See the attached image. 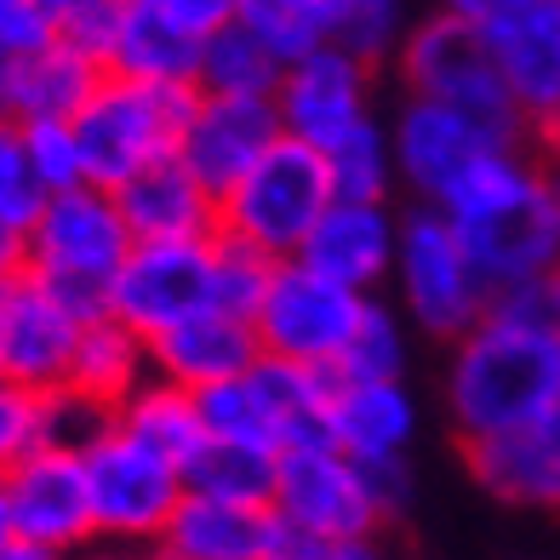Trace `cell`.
Instances as JSON below:
<instances>
[{"instance_id":"1","label":"cell","mask_w":560,"mask_h":560,"mask_svg":"<svg viewBox=\"0 0 560 560\" xmlns=\"http://www.w3.org/2000/svg\"><path fill=\"white\" fill-rule=\"evenodd\" d=\"M492 298L560 269V184L532 149H492L441 207Z\"/></svg>"},{"instance_id":"2","label":"cell","mask_w":560,"mask_h":560,"mask_svg":"<svg viewBox=\"0 0 560 560\" xmlns=\"http://www.w3.org/2000/svg\"><path fill=\"white\" fill-rule=\"evenodd\" d=\"M446 418L464 446L515 435L560 406V332L487 310L446 354Z\"/></svg>"},{"instance_id":"3","label":"cell","mask_w":560,"mask_h":560,"mask_svg":"<svg viewBox=\"0 0 560 560\" xmlns=\"http://www.w3.org/2000/svg\"><path fill=\"white\" fill-rule=\"evenodd\" d=\"M126 252H132V235H126L115 195L81 184V189L46 195V207L35 212L30 235H23V275L40 280L81 320H104L109 280Z\"/></svg>"},{"instance_id":"4","label":"cell","mask_w":560,"mask_h":560,"mask_svg":"<svg viewBox=\"0 0 560 560\" xmlns=\"http://www.w3.org/2000/svg\"><path fill=\"white\" fill-rule=\"evenodd\" d=\"M395 69L406 81V97H429V104H446L457 115L480 120L492 138L503 143H532V132L521 126L515 104L503 92V74L492 58V40L480 23L464 18H446V12H429L406 30Z\"/></svg>"},{"instance_id":"5","label":"cell","mask_w":560,"mask_h":560,"mask_svg":"<svg viewBox=\"0 0 560 560\" xmlns=\"http://www.w3.org/2000/svg\"><path fill=\"white\" fill-rule=\"evenodd\" d=\"M332 207V184L315 149L280 138L229 195H218V241H235L269 264H292Z\"/></svg>"},{"instance_id":"6","label":"cell","mask_w":560,"mask_h":560,"mask_svg":"<svg viewBox=\"0 0 560 560\" xmlns=\"http://www.w3.org/2000/svg\"><path fill=\"white\" fill-rule=\"evenodd\" d=\"M389 292H395V310L406 326H418L423 338H446V343L464 338L492 310L487 275L469 258V246L452 229V218L435 207H412L400 218Z\"/></svg>"},{"instance_id":"7","label":"cell","mask_w":560,"mask_h":560,"mask_svg":"<svg viewBox=\"0 0 560 560\" xmlns=\"http://www.w3.org/2000/svg\"><path fill=\"white\" fill-rule=\"evenodd\" d=\"M189 86H143L104 74L97 92L69 120L74 149H81V177L92 189H120L126 177L149 172L177 149V126L189 115Z\"/></svg>"},{"instance_id":"8","label":"cell","mask_w":560,"mask_h":560,"mask_svg":"<svg viewBox=\"0 0 560 560\" xmlns=\"http://www.w3.org/2000/svg\"><path fill=\"white\" fill-rule=\"evenodd\" d=\"M338 372L320 366H292V361H269L258 354L241 377L195 395L200 406V429L207 441H241V446H264L280 452L292 441H315L332 406Z\"/></svg>"},{"instance_id":"9","label":"cell","mask_w":560,"mask_h":560,"mask_svg":"<svg viewBox=\"0 0 560 560\" xmlns=\"http://www.w3.org/2000/svg\"><path fill=\"white\" fill-rule=\"evenodd\" d=\"M81 469H86L97 544L155 549L166 521L177 515V503H184V469L166 464L161 452H149L143 441H132L115 423L81 452Z\"/></svg>"},{"instance_id":"10","label":"cell","mask_w":560,"mask_h":560,"mask_svg":"<svg viewBox=\"0 0 560 560\" xmlns=\"http://www.w3.org/2000/svg\"><path fill=\"white\" fill-rule=\"evenodd\" d=\"M269 515L287 532H298V538H320V544L377 538V526H384L372 487H366V469L354 457H343L326 435L292 441L275 452Z\"/></svg>"},{"instance_id":"11","label":"cell","mask_w":560,"mask_h":560,"mask_svg":"<svg viewBox=\"0 0 560 560\" xmlns=\"http://www.w3.org/2000/svg\"><path fill=\"white\" fill-rule=\"evenodd\" d=\"M361 292L338 287L315 269H303L298 258L292 264H275L269 287H264V303L252 315V332H258V354L269 361H292V366H320L332 372L338 354L361 320Z\"/></svg>"},{"instance_id":"12","label":"cell","mask_w":560,"mask_h":560,"mask_svg":"<svg viewBox=\"0 0 560 560\" xmlns=\"http://www.w3.org/2000/svg\"><path fill=\"white\" fill-rule=\"evenodd\" d=\"M212 258H218V235L212 241H132V252L120 258L109 280V320H120L126 332H138L149 343L166 326L212 310Z\"/></svg>"},{"instance_id":"13","label":"cell","mask_w":560,"mask_h":560,"mask_svg":"<svg viewBox=\"0 0 560 560\" xmlns=\"http://www.w3.org/2000/svg\"><path fill=\"white\" fill-rule=\"evenodd\" d=\"M389 149H395V177L400 189H412L418 207H446L457 184L492 155V149H526V143H503L492 138L480 120L457 115L429 97H400V109L389 115Z\"/></svg>"},{"instance_id":"14","label":"cell","mask_w":560,"mask_h":560,"mask_svg":"<svg viewBox=\"0 0 560 560\" xmlns=\"http://www.w3.org/2000/svg\"><path fill=\"white\" fill-rule=\"evenodd\" d=\"M7 487V509H12V538L35 544L58 560H74L97 544L92 526V498H86V469L74 452H52L35 446L0 475Z\"/></svg>"},{"instance_id":"15","label":"cell","mask_w":560,"mask_h":560,"mask_svg":"<svg viewBox=\"0 0 560 560\" xmlns=\"http://www.w3.org/2000/svg\"><path fill=\"white\" fill-rule=\"evenodd\" d=\"M269 143H280V120H275V104H269V97H218V92H195L184 126H177L172 161L218 200V195H229L252 166L264 161Z\"/></svg>"},{"instance_id":"16","label":"cell","mask_w":560,"mask_h":560,"mask_svg":"<svg viewBox=\"0 0 560 560\" xmlns=\"http://www.w3.org/2000/svg\"><path fill=\"white\" fill-rule=\"evenodd\" d=\"M269 104L280 120V138L326 155L343 132L372 120V69L332 52V46H315L298 63H287Z\"/></svg>"},{"instance_id":"17","label":"cell","mask_w":560,"mask_h":560,"mask_svg":"<svg viewBox=\"0 0 560 560\" xmlns=\"http://www.w3.org/2000/svg\"><path fill=\"white\" fill-rule=\"evenodd\" d=\"M81 315L30 275H12V287L0 292V384L23 395H52L69 384V361L81 343Z\"/></svg>"},{"instance_id":"18","label":"cell","mask_w":560,"mask_h":560,"mask_svg":"<svg viewBox=\"0 0 560 560\" xmlns=\"http://www.w3.org/2000/svg\"><path fill=\"white\" fill-rule=\"evenodd\" d=\"M503 92L532 138H560V0H521L487 23Z\"/></svg>"},{"instance_id":"19","label":"cell","mask_w":560,"mask_h":560,"mask_svg":"<svg viewBox=\"0 0 560 560\" xmlns=\"http://www.w3.org/2000/svg\"><path fill=\"white\" fill-rule=\"evenodd\" d=\"M395 241H400V212L389 200H332L326 218L315 223V235L303 241L298 264L361 298H377V287H389L395 269Z\"/></svg>"},{"instance_id":"20","label":"cell","mask_w":560,"mask_h":560,"mask_svg":"<svg viewBox=\"0 0 560 560\" xmlns=\"http://www.w3.org/2000/svg\"><path fill=\"white\" fill-rule=\"evenodd\" d=\"M252 361H258V332L235 315H218V310H200L189 320L166 326L161 338H149V366L166 384L189 389V395H207L229 377H241Z\"/></svg>"},{"instance_id":"21","label":"cell","mask_w":560,"mask_h":560,"mask_svg":"<svg viewBox=\"0 0 560 560\" xmlns=\"http://www.w3.org/2000/svg\"><path fill=\"white\" fill-rule=\"evenodd\" d=\"M195 69H200V35L195 30H184L155 0H120L115 35L104 46V74L195 92Z\"/></svg>"},{"instance_id":"22","label":"cell","mask_w":560,"mask_h":560,"mask_svg":"<svg viewBox=\"0 0 560 560\" xmlns=\"http://www.w3.org/2000/svg\"><path fill=\"white\" fill-rule=\"evenodd\" d=\"M320 435L354 464H400L418 441V400L400 384H338Z\"/></svg>"},{"instance_id":"23","label":"cell","mask_w":560,"mask_h":560,"mask_svg":"<svg viewBox=\"0 0 560 560\" xmlns=\"http://www.w3.org/2000/svg\"><path fill=\"white\" fill-rule=\"evenodd\" d=\"M280 521L252 503H218L184 492L177 515L166 521L155 555L161 560H269Z\"/></svg>"},{"instance_id":"24","label":"cell","mask_w":560,"mask_h":560,"mask_svg":"<svg viewBox=\"0 0 560 560\" xmlns=\"http://www.w3.org/2000/svg\"><path fill=\"white\" fill-rule=\"evenodd\" d=\"M115 207L132 241H212L218 235V200L172 155L138 177H126L115 189Z\"/></svg>"},{"instance_id":"25","label":"cell","mask_w":560,"mask_h":560,"mask_svg":"<svg viewBox=\"0 0 560 560\" xmlns=\"http://www.w3.org/2000/svg\"><path fill=\"white\" fill-rule=\"evenodd\" d=\"M469 469L475 480L503 503L521 509H560V406L549 418H538L532 429L515 435L480 441L469 446Z\"/></svg>"},{"instance_id":"26","label":"cell","mask_w":560,"mask_h":560,"mask_svg":"<svg viewBox=\"0 0 560 560\" xmlns=\"http://www.w3.org/2000/svg\"><path fill=\"white\" fill-rule=\"evenodd\" d=\"M104 69H97L81 46H69L63 35L46 40L40 52L12 58L7 74V97H0V115L18 126H40V120H74L81 104L97 92Z\"/></svg>"},{"instance_id":"27","label":"cell","mask_w":560,"mask_h":560,"mask_svg":"<svg viewBox=\"0 0 560 560\" xmlns=\"http://www.w3.org/2000/svg\"><path fill=\"white\" fill-rule=\"evenodd\" d=\"M149 377H155V366H149V343L138 332H126L109 315L81 326V343H74V361H69V389L74 395L120 412Z\"/></svg>"},{"instance_id":"28","label":"cell","mask_w":560,"mask_h":560,"mask_svg":"<svg viewBox=\"0 0 560 560\" xmlns=\"http://www.w3.org/2000/svg\"><path fill=\"white\" fill-rule=\"evenodd\" d=\"M280 74H287V63L269 52L264 35L252 30L246 18H229V23H218L212 35H200L195 92H218V97H275Z\"/></svg>"},{"instance_id":"29","label":"cell","mask_w":560,"mask_h":560,"mask_svg":"<svg viewBox=\"0 0 560 560\" xmlns=\"http://www.w3.org/2000/svg\"><path fill=\"white\" fill-rule=\"evenodd\" d=\"M115 429H126L132 441H143L149 452H161L166 464H177V469H184L189 457L207 446V429H200L195 395L166 384V377H149V384L115 412Z\"/></svg>"},{"instance_id":"30","label":"cell","mask_w":560,"mask_h":560,"mask_svg":"<svg viewBox=\"0 0 560 560\" xmlns=\"http://www.w3.org/2000/svg\"><path fill=\"white\" fill-rule=\"evenodd\" d=\"M315 30L320 46L377 69L400 52L412 18H406V0H315Z\"/></svg>"},{"instance_id":"31","label":"cell","mask_w":560,"mask_h":560,"mask_svg":"<svg viewBox=\"0 0 560 560\" xmlns=\"http://www.w3.org/2000/svg\"><path fill=\"white\" fill-rule=\"evenodd\" d=\"M184 492L218 498V503L269 509V492H275V452L241 446V441H207V446H200L189 464H184Z\"/></svg>"},{"instance_id":"32","label":"cell","mask_w":560,"mask_h":560,"mask_svg":"<svg viewBox=\"0 0 560 560\" xmlns=\"http://www.w3.org/2000/svg\"><path fill=\"white\" fill-rule=\"evenodd\" d=\"M332 200H389L400 189L395 177V149H389V120H361L320 155Z\"/></svg>"},{"instance_id":"33","label":"cell","mask_w":560,"mask_h":560,"mask_svg":"<svg viewBox=\"0 0 560 560\" xmlns=\"http://www.w3.org/2000/svg\"><path fill=\"white\" fill-rule=\"evenodd\" d=\"M412 326L400 320L395 303L384 298H366L361 303V320H354V332L338 354V384H395L406 372V354H412Z\"/></svg>"},{"instance_id":"34","label":"cell","mask_w":560,"mask_h":560,"mask_svg":"<svg viewBox=\"0 0 560 560\" xmlns=\"http://www.w3.org/2000/svg\"><path fill=\"white\" fill-rule=\"evenodd\" d=\"M109 423H115L109 406L74 395L69 384L52 389V395H35V446H52V452H74V457H81Z\"/></svg>"},{"instance_id":"35","label":"cell","mask_w":560,"mask_h":560,"mask_svg":"<svg viewBox=\"0 0 560 560\" xmlns=\"http://www.w3.org/2000/svg\"><path fill=\"white\" fill-rule=\"evenodd\" d=\"M269 275H275L269 258H258V252H246L235 241H218V258H212V310L252 326V315H258V303H264Z\"/></svg>"},{"instance_id":"36","label":"cell","mask_w":560,"mask_h":560,"mask_svg":"<svg viewBox=\"0 0 560 560\" xmlns=\"http://www.w3.org/2000/svg\"><path fill=\"white\" fill-rule=\"evenodd\" d=\"M40 207H46V189L30 166V149H23V126L0 115V223L30 235Z\"/></svg>"},{"instance_id":"37","label":"cell","mask_w":560,"mask_h":560,"mask_svg":"<svg viewBox=\"0 0 560 560\" xmlns=\"http://www.w3.org/2000/svg\"><path fill=\"white\" fill-rule=\"evenodd\" d=\"M23 149H30V166L40 177L46 195L58 189H81V149H74L69 120H40V126H23Z\"/></svg>"},{"instance_id":"38","label":"cell","mask_w":560,"mask_h":560,"mask_svg":"<svg viewBox=\"0 0 560 560\" xmlns=\"http://www.w3.org/2000/svg\"><path fill=\"white\" fill-rule=\"evenodd\" d=\"M46 40H58V23L40 0H0V52L7 58H30Z\"/></svg>"},{"instance_id":"39","label":"cell","mask_w":560,"mask_h":560,"mask_svg":"<svg viewBox=\"0 0 560 560\" xmlns=\"http://www.w3.org/2000/svg\"><path fill=\"white\" fill-rule=\"evenodd\" d=\"M492 310L515 315V320H526V326H544V332H560V269L526 280V287H515V292H498Z\"/></svg>"},{"instance_id":"40","label":"cell","mask_w":560,"mask_h":560,"mask_svg":"<svg viewBox=\"0 0 560 560\" xmlns=\"http://www.w3.org/2000/svg\"><path fill=\"white\" fill-rule=\"evenodd\" d=\"M23 452H35V395L0 384V475H7Z\"/></svg>"},{"instance_id":"41","label":"cell","mask_w":560,"mask_h":560,"mask_svg":"<svg viewBox=\"0 0 560 560\" xmlns=\"http://www.w3.org/2000/svg\"><path fill=\"white\" fill-rule=\"evenodd\" d=\"M155 7H166L184 30H195V35H212L218 23H229V18H241V0H155Z\"/></svg>"},{"instance_id":"42","label":"cell","mask_w":560,"mask_h":560,"mask_svg":"<svg viewBox=\"0 0 560 560\" xmlns=\"http://www.w3.org/2000/svg\"><path fill=\"white\" fill-rule=\"evenodd\" d=\"M521 0H441L435 12H446V18H464V23H480V30H487V23H498L503 12H515Z\"/></svg>"},{"instance_id":"43","label":"cell","mask_w":560,"mask_h":560,"mask_svg":"<svg viewBox=\"0 0 560 560\" xmlns=\"http://www.w3.org/2000/svg\"><path fill=\"white\" fill-rule=\"evenodd\" d=\"M315 560H395L384 549V538H338V544H320Z\"/></svg>"},{"instance_id":"44","label":"cell","mask_w":560,"mask_h":560,"mask_svg":"<svg viewBox=\"0 0 560 560\" xmlns=\"http://www.w3.org/2000/svg\"><path fill=\"white\" fill-rule=\"evenodd\" d=\"M81 560H161V555H155V549H109V544H104V549H92V555H81Z\"/></svg>"},{"instance_id":"45","label":"cell","mask_w":560,"mask_h":560,"mask_svg":"<svg viewBox=\"0 0 560 560\" xmlns=\"http://www.w3.org/2000/svg\"><path fill=\"white\" fill-rule=\"evenodd\" d=\"M0 560H58V555H46V549H35V544H7V549H0Z\"/></svg>"},{"instance_id":"46","label":"cell","mask_w":560,"mask_h":560,"mask_svg":"<svg viewBox=\"0 0 560 560\" xmlns=\"http://www.w3.org/2000/svg\"><path fill=\"white\" fill-rule=\"evenodd\" d=\"M12 544V509H7V487H0V549Z\"/></svg>"},{"instance_id":"47","label":"cell","mask_w":560,"mask_h":560,"mask_svg":"<svg viewBox=\"0 0 560 560\" xmlns=\"http://www.w3.org/2000/svg\"><path fill=\"white\" fill-rule=\"evenodd\" d=\"M40 7H46V12H52V23H63V18H69L74 7H81V0H40Z\"/></svg>"},{"instance_id":"48","label":"cell","mask_w":560,"mask_h":560,"mask_svg":"<svg viewBox=\"0 0 560 560\" xmlns=\"http://www.w3.org/2000/svg\"><path fill=\"white\" fill-rule=\"evenodd\" d=\"M246 7H310V0H241V12Z\"/></svg>"},{"instance_id":"49","label":"cell","mask_w":560,"mask_h":560,"mask_svg":"<svg viewBox=\"0 0 560 560\" xmlns=\"http://www.w3.org/2000/svg\"><path fill=\"white\" fill-rule=\"evenodd\" d=\"M7 74H12V58L0 52V97H7Z\"/></svg>"},{"instance_id":"50","label":"cell","mask_w":560,"mask_h":560,"mask_svg":"<svg viewBox=\"0 0 560 560\" xmlns=\"http://www.w3.org/2000/svg\"><path fill=\"white\" fill-rule=\"evenodd\" d=\"M12 275H18V269H7V264H0V292H7V287H12Z\"/></svg>"},{"instance_id":"51","label":"cell","mask_w":560,"mask_h":560,"mask_svg":"<svg viewBox=\"0 0 560 560\" xmlns=\"http://www.w3.org/2000/svg\"><path fill=\"white\" fill-rule=\"evenodd\" d=\"M549 172H555V184H560V161H555V166H549Z\"/></svg>"}]
</instances>
